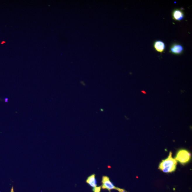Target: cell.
<instances>
[{
	"mask_svg": "<svg viewBox=\"0 0 192 192\" xmlns=\"http://www.w3.org/2000/svg\"><path fill=\"white\" fill-rule=\"evenodd\" d=\"M102 185L101 188L103 189H107L110 192L111 190H117L119 192H128L125 190L121 188L114 186L113 184L110 180L109 177L103 176L102 178Z\"/></svg>",
	"mask_w": 192,
	"mask_h": 192,
	"instance_id": "3",
	"label": "cell"
},
{
	"mask_svg": "<svg viewBox=\"0 0 192 192\" xmlns=\"http://www.w3.org/2000/svg\"><path fill=\"white\" fill-rule=\"evenodd\" d=\"M101 186L96 187V188H93V191L94 192H101Z\"/></svg>",
	"mask_w": 192,
	"mask_h": 192,
	"instance_id": "8",
	"label": "cell"
},
{
	"mask_svg": "<svg viewBox=\"0 0 192 192\" xmlns=\"http://www.w3.org/2000/svg\"><path fill=\"white\" fill-rule=\"evenodd\" d=\"M8 101V99H6V102H7Z\"/></svg>",
	"mask_w": 192,
	"mask_h": 192,
	"instance_id": "11",
	"label": "cell"
},
{
	"mask_svg": "<svg viewBox=\"0 0 192 192\" xmlns=\"http://www.w3.org/2000/svg\"><path fill=\"white\" fill-rule=\"evenodd\" d=\"M141 92L142 93H143L144 94H146V92L145 91H141Z\"/></svg>",
	"mask_w": 192,
	"mask_h": 192,
	"instance_id": "10",
	"label": "cell"
},
{
	"mask_svg": "<svg viewBox=\"0 0 192 192\" xmlns=\"http://www.w3.org/2000/svg\"><path fill=\"white\" fill-rule=\"evenodd\" d=\"M153 46L155 51L160 53H163L165 50V44L163 41L156 40L154 42Z\"/></svg>",
	"mask_w": 192,
	"mask_h": 192,
	"instance_id": "6",
	"label": "cell"
},
{
	"mask_svg": "<svg viewBox=\"0 0 192 192\" xmlns=\"http://www.w3.org/2000/svg\"><path fill=\"white\" fill-rule=\"evenodd\" d=\"M177 165V160L172 157V152H170L168 158L160 162L158 169L164 173H172L176 169Z\"/></svg>",
	"mask_w": 192,
	"mask_h": 192,
	"instance_id": "1",
	"label": "cell"
},
{
	"mask_svg": "<svg viewBox=\"0 0 192 192\" xmlns=\"http://www.w3.org/2000/svg\"><path fill=\"white\" fill-rule=\"evenodd\" d=\"M184 48L181 44L173 43L170 46L169 52L174 55H182L184 51Z\"/></svg>",
	"mask_w": 192,
	"mask_h": 192,
	"instance_id": "4",
	"label": "cell"
},
{
	"mask_svg": "<svg viewBox=\"0 0 192 192\" xmlns=\"http://www.w3.org/2000/svg\"><path fill=\"white\" fill-rule=\"evenodd\" d=\"M191 154L185 149H180L177 153L175 159L177 162L184 165L191 160Z\"/></svg>",
	"mask_w": 192,
	"mask_h": 192,
	"instance_id": "2",
	"label": "cell"
},
{
	"mask_svg": "<svg viewBox=\"0 0 192 192\" xmlns=\"http://www.w3.org/2000/svg\"><path fill=\"white\" fill-rule=\"evenodd\" d=\"M11 192H14L13 187L12 188H11Z\"/></svg>",
	"mask_w": 192,
	"mask_h": 192,
	"instance_id": "9",
	"label": "cell"
},
{
	"mask_svg": "<svg viewBox=\"0 0 192 192\" xmlns=\"http://www.w3.org/2000/svg\"><path fill=\"white\" fill-rule=\"evenodd\" d=\"M172 16L174 20L180 21L183 20L185 17L183 11L179 9H174L172 12Z\"/></svg>",
	"mask_w": 192,
	"mask_h": 192,
	"instance_id": "5",
	"label": "cell"
},
{
	"mask_svg": "<svg viewBox=\"0 0 192 192\" xmlns=\"http://www.w3.org/2000/svg\"><path fill=\"white\" fill-rule=\"evenodd\" d=\"M96 175L93 174L88 177L86 180V183L93 188L97 187V181L96 178Z\"/></svg>",
	"mask_w": 192,
	"mask_h": 192,
	"instance_id": "7",
	"label": "cell"
}]
</instances>
